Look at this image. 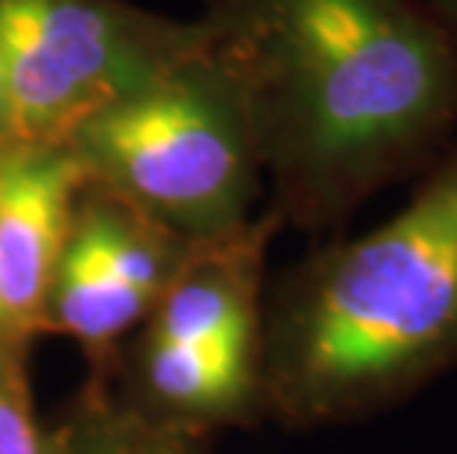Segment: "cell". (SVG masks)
I'll list each match as a JSON object with an SVG mask.
<instances>
[{
  "label": "cell",
  "instance_id": "8",
  "mask_svg": "<svg viewBox=\"0 0 457 454\" xmlns=\"http://www.w3.org/2000/svg\"><path fill=\"white\" fill-rule=\"evenodd\" d=\"M24 354L27 345L0 340V454H51L33 413Z\"/></svg>",
  "mask_w": 457,
  "mask_h": 454
},
{
  "label": "cell",
  "instance_id": "10",
  "mask_svg": "<svg viewBox=\"0 0 457 454\" xmlns=\"http://www.w3.org/2000/svg\"><path fill=\"white\" fill-rule=\"evenodd\" d=\"M9 142H15L12 136V115H9V101L4 89V77H0V148Z\"/></svg>",
  "mask_w": 457,
  "mask_h": 454
},
{
  "label": "cell",
  "instance_id": "3",
  "mask_svg": "<svg viewBox=\"0 0 457 454\" xmlns=\"http://www.w3.org/2000/svg\"><path fill=\"white\" fill-rule=\"evenodd\" d=\"M65 144L86 180L180 236H225L257 219L266 180L254 133L207 38L198 56L86 119Z\"/></svg>",
  "mask_w": 457,
  "mask_h": 454
},
{
  "label": "cell",
  "instance_id": "5",
  "mask_svg": "<svg viewBox=\"0 0 457 454\" xmlns=\"http://www.w3.org/2000/svg\"><path fill=\"white\" fill-rule=\"evenodd\" d=\"M83 183L68 144L0 148V325L21 345L47 334V293Z\"/></svg>",
  "mask_w": 457,
  "mask_h": 454
},
{
  "label": "cell",
  "instance_id": "2",
  "mask_svg": "<svg viewBox=\"0 0 457 454\" xmlns=\"http://www.w3.org/2000/svg\"><path fill=\"white\" fill-rule=\"evenodd\" d=\"M457 372V139L390 219L266 284L262 413L369 419Z\"/></svg>",
  "mask_w": 457,
  "mask_h": 454
},
{
  "label": "cell",
  "instance_id": "7",
  "mask_svg": "<svg viewBox=\"0 0 457 454\" xmlns=\"http://www.w3.org/2000/svg\"><path fill=\"white\" fill-rule=\"evenodd\" d=\"M198 433L151 417L133 401H112L104 386L95 384L74 417L47 442L51 454H204Z\"/></svg>",
  "mask_w": 457,
  "mask_h": 454
},
{
  "label": "cell",
  "instance_id": "1",
  "mask_svg": "<svg viewBox=\"0 0 457 454\" xmlns=\"http://www.w3.org/2000/svg\"><path fill=\"white\" fill-rule=\"evenodd\" d=\"M280 225L325 230L457 139V45L420 0H207Z\"/></svg>",
  "mask_w": 457,
  "mask_h": 454
},
{
  "label": "cell",
  "instance_id": "9",
  "mask_svg": "<svg viewBox=\"0 0 457 454\" xmlns=\"http://www.w3.org/2000/svg\"><path fill=\"white\" fill-rule=\"evenodd\" d=\"M420 4L443 27V33L457 45V0H420Z\"/></svg>",
  "mask_w": 457,
  "mask_h": 454
},
{
  "label": "cell",
  "instance_id": "6",
  "mask_svg": "<svg viewBox=\"0 0 457 454\" xmlns=\"http://www.w3.org/2000/svg\"><path fill=\"white\" fill-rule=\"evenodd\" d=\"M133 404L151 417L204 431L262 417V331L201 345L139 343Z\"/></svg>",
  "mask_w": 457,
  "mask_h": 454
},
{
  "label": "cell",
  "instance_id": "4",
  "mask_svg": "<svg viewBox=\"0 0 457 454\" xmlns=\"http://www.w3.org/2000/svg\"><path fill=\"white\" fill-rule=\"evenodd\" d=\"M204 51L195 21L128 0H0V77L15 142L65 144L104 112Z\"/></svg>",
  "mask_w": 457,
  "mask_h": 454
},
{
  "label": "cell",
  "instance_id": "11",
  "mask_svg": "<svg viewBox=\"0 0 457 454\" xmlns=\"http://www.w3.org/2000/svg\"><path fill=\"white\" fill-rule=\"evenodd\" d=\"M0 340H9V336L4 334V325H0ZM12 343H15V340H12Z\"/></svg>",
  "mask_w": 457,
  "mask_h": 454
}]
</instances>
